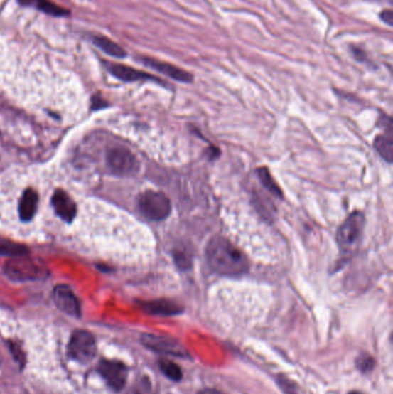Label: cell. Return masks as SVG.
<instances>
[{"instance_id": "cell-1", "label": "cell", "mask_w": 393, "mask_h": 394, "mask_svg": "<svg viewBox=\"0 0 393 394\" xmlns=\"http://www.w3.org/2000/svg\"><path fill=\"white\" fill-rule=\"evenodd\" d=\"M205 258L211 270L220 276L239 277L249 270V262L246 255L230 240L220 235L208 243Z\"/></svg>"}, {"instance_id": "cell-2", "label": "cell", "mask_w": 393, "mask_h": 394, "mask_svg": "<svg viewBox=\"0 0 393 394\" xmlns=\"http://www.w3.org/2000/svg\"><path fill=\"white\" fill-rule=\"evenodd\" d=\"M4 272L13 282H36L49 276V269L44 262L38 258L29 257L28 255L11 258L5 264Z\"/></svg>"}, {"instance_id": "cell-3", "label": "cell", "mask_w": 393, "mask_h": 394, "mask_svg": "<svg viewBox=\"0 0 393 394\" xmlns=\"http://www.w3.org/2000/svg\"><path fill=\"white\" fill-rule=\"evenodd\" d=\"M365 230V215L354 211L337 230V243L343 254H350L359 246Z\"/></svg>"}, {"instance_id": "cell-4", "label": "cell", "mask_w": 393, "mask_h": 394, "mask_svg": "<svg viewBox=\"0 0 393 394\" xmlns=\"http://www.w3.org/2000/svg\"><path fill=\"white\" fill-rule=\"evenodd\" d=\"M137 206L140 213L153 222H162L172 211L171 201L161 191H144L139 197Z\"/></svg>"}, {"instance_id": "cell-5", "label": "cell", "mask_w": 393, "mask_h": 394, "mask_svg": "<svg viewBox=\"0 0 393 394\" xmlns=\"http://www.w3.org/2000/svg\"><path fill=\"white\" fill-rule=\"evenodd\" d=\"M107 165L110 172L118 176H135L140 171L136 156L122 147H114L107 151Z\"/></svg>"}, {"instance_id": "cell-6", "label": "cell", "mask_w": 393, "mask_h": 394, "mask_svg": "<svg viewBox=\"0 0 393 394\" xmlns=\"http://www.w3.org/2000/svg\"><path fill=\"white\" fill-rule=\"evenodd\" d=\"M97 353L96 340L90 332L77 330L72 334L68 343V356L81 364L89 363Z\"/></svg>"}, {"instance_id": "cell-7", "label": "cell", "mask_w": 393, "mask_h": 394, "mask_svg": "<svg viewBox=\"0 0 393 394\" xmlns=\"http://www.w3.org/2000/svg\"><path fill=\"white\" fill-rule=\"evenodd\" d=\"M141 341L153 352L158 354L176 356V358H188L189 354L183 344L172 338L155 336V334H144Z\"/></svg>"}, {"instance_id": "cell-8", "label": "cell", "mask_w": 393, "mask_h": 394, "mask_svg": "<svg viewBox=\"0 0 393 394\" xmlns=\"http://www.w3.org/2000/svg\"><path fill=\"white\" fill-rule=\"evenodd\" d=\"M97 371L113 391H122L126 385L129 377V368L122 362L102 360L98 363Z\"/></svg>"}, {"instance_id": "cell-9", "label": "cell", "mask_w": 393, "mask_h": 394, "mask_svg": "<svg viewBox=\"0 0 393 394\" xmlns=\"http://www.w3.org/2000/svg\"><path fill=\"white\" fill-rule=\"evenodd\" d=\"M53 300L61 312L79 319L81 316V304L77 295L68 286L59 285L53 289Z\"/></svg>"}, {"instance_id": "cell-10", "label": "cell", "mask_w": 393, "mask_h": 394, "mask_svg": "<svg viewBox=\"0 0 393 394\" xmlns=\"http://www.w3.org/2000/svg\"><path fill=\"white\" fill-rule=\"evenodd\" d=\"M107 70L112 74L114 78L118 80H122L124 82H135V81H155L159 85H166V83L162 80L151 75V74L146 73L142 70H135L133 67L125 66V65L113 64V63H107Z\"/></svg>"}, {"instance_id": "cell-11", "label": "cell", "mask_w": 393, "mask_h": 394, "mask_svg": "<svg viewBox=\"0 0 393 394\" xmlns=\"http://www.w3.org/2000/svg\"><path fill=\"white\" fill-rule=\"evenodd\" d=\"M141 61L146 66L150 67V68L157 70L159 73L164 74V75L176 80L178 82L189 83L193 81L192 74L188 73L187 70H183V68H179V67L174 66V65L165 63V61L157 60V59L149 57H142L141 58Z\"/></svg>"}, {"instance_id": "cell-12", "label": "cell", "mask_w": 393, "mask_h": 394, "mask_svg": "<svg viewBox=\"0 0 393 394\" xmlns=\"http://www.w3.org/2000/svg\"><path fill=\"white\" fill-rule=\"evenodd\" d=\"M51 202L57 215H59L64 222H73L77 215V204L66 191L61 189L55 191Z\"/></svg>"}, {"instance_id": "cell-13", "label": "cell", "mask_w": 393, "mask_h": 394, "mask_svg": "<svg viewBox=\"0 0 393 394\" xmlns=\"http://www.w3.org/2000/svg\"><path fill=\"white\" fill-rule=\"evenodd\" d=\"M139 306L146 314L154 316H176L183 312V308L179 304H176L173 301L164 300V299L144 301V302H140Z\"/></svg>"}, {"instance_id": "cell-14", "label": "cell", "mask_w": 393, "mask_h": 394, "mask_svg": "<svg viewBox=\"0 0 393 394\" xmlns=\"http://www.w3.org/2000/svg\"><path fill=\"white\" fill-rule=\"evenodd\" d=\"M38 206V195L34 189L28 188L23 191L21 200L18 202V215L22 222H29L34 218Z\"/></svg>"}, {"instance_id": "cell-15", "label": "cell", "mask_w": 393, "mask_h": 394, "mask_svg": "<svg viewBox=\"0 0 393 394\" xmlns=\"http://www.w3.org/2000/svg\"><path fill=\"white\" fill-rule=\"evenodd\" d=\"M18 3L25 6L33 5L37 9L52 16H66L70 14L68 9L58 6L57 4L52 3L50 0H18Z\"/></svg>"}, {"instance_id": "cell-16", "label": "cell", "mask_w": 393, "mask_h": 394, "mask_svg": "<svg viewBox=\"0 0 393 394\" xmlns=\"http://www.w3.org/2000/svg\"><path fill=\"white\" fill-rule=\"evenodd\" d=\"M374 147L384 161L391 163L393 158L392 129H389L387 133L378 135L374 141Z\"/></svg>"}, {"instance_id": "cell-17", "label": "cell", "mask_w": 393, "mask_h": 394, "mask_svg": "<svg viewBox=\"0 0 393 394\" xmlns=\"http://www.w3.org/2000/svg\"><path fill=\"white\" fill-rule=\"evenodd\" d=\"M29 255V249L22 243H14L12 240L0 238V256L6 257H21Z\"/></svg>"}, {"instance_id": "cell-18", "label": "cell", "mask_w": 393, "mask_h": 394, "mask_svg": "<svg viewBox=\"0 0 393 394\" xmlns=\"http://www.w3.org/2000/svg\"><path fill=\"white\" fill-rule=\"evenodd\" d=\"M95 46H97L98 49H101L102 51L105 52L109 55L116 58H125V50L122 49L119 44H117L116 42H113L110 38H107L105 36H95L92 38Z\"/></svg>"}, {"instance_id": "cell-19", "label": "cell", "mask_w": 393, "mask_h": 394, "mask_svg": "<svg viewBox=\"0 0 393 394\" xmlns=\"http://www.w3.org/2000/svg\"><path fill=\"white\" fill-rule=\"evenodd\" d=\"M257 176H259V181L262 183L269 193H271L274 196L278 197V198H283V193H281L279 186L276 183L274 179H272L271 174L269 172L267 167H262L257 171Z\"/></svg>"}, {"instance_id": "cell-20", "label": "cell", "mask_w": 393, "mask_h": 394, "mask_svg": "<svg viewBox=\"0 0 393 394\" xmlns=\"http://www.w3.org/2000/svg\"><path fill=\"white\" fill-rule=\"evenodd\" d=\"M159 368L161 371L164 373L165 376L168 379H171L173 382H179L183 379V371L180 369L179 366L170 360H161L159 361Z\"/></svg>"}, {"instance_id": "cell-21", "label": "cell", "mask_w": 393, "mask_h": 394, "mask_svg": "<svg viewBox=\"0 0 393 394\" xmlns=\"http://www.w3.org/2000/svg\"><path fill=\"white\" fill-rule=\"evenodd\" d=\"M126 394H154L150 379L146 376L140 377Z\"/></svg>"}, {"instance_id": "cell-22", "label": "cell", "mask_w": 393, "mask_h": 394, "mask_svg": "<svg viewBox=\"0 0 393 394\" xmlns=\"http://www.w3.org/2000/svg\"><path fill=\"white\" fill-rule=\"evenodd\" d=\"M173 260L174 263H176L179 270L187 271L192 267V257H190V255H189L186 250H183V249L174 250Z\"/></svg>"}, {"instance_id": "cell-23", "label": "cell", "mask_w": 393, "mask_h": 394, "mask_svg": "<svg viewBox=\"0 0 393 394\" xmlns=\"http://www.w3.org/2000/svg\"><path fill=\"white\" fill-rule=\"evenodd\" d=\"M357 366L362 373H369V371H372V368L375 366V361H374L372 356L365 355V356L357 358Z\"/></svg>"}, {"instance_id": "cell-24", "label": "cell", "mask_w": 393, "mask_h": 394, "mask_svg": "<svg viewBox=\"0 0 393 394\" xmlns=\"http://www.w3.org/2000/svg\"><path fill=\"white\" fill-rule=\"evenodd\" d=\"M350 50H352V53H353L354 58H355L357 61H360V63H369L367 53L363 51L362 49H360L357 46H352Z\"/></svg>"}, {"instance_id": "cell-25", "label": "cell", "mask_w": 393, "mask_h": 394, "mask_svg": "<svg viewBox=\"0 0 393 394\" xmlns=\"http://www.w3.org/2000/svg\"><path fill=\"white\" fill-rule=\"evenodd\" d=\"M381 20L382 21L387 23V26L392 27L393 26V13L391 9H385L383 12L381 13Z\"/></svg>"}, {"instance_id": "cell-26", "label": "cell", "mask_w": 393, "mask_h": 394, "mask_svg": "<svg viewBox=\"0 0 393 394\" xmlns=\"http://www.w3.org/2000/svg\"><path fill=\"white\" fill-rule=\"evenodd\" d=\"M198 394H224L220 391H217L214 388H205V390H202V391L198 392Z\"/></svg>"}, {"instance_id": "cell-27", "label": "cell", "mask_w": 393, "mask_h": 394, "mask_svg": "<svg viewBox=\"0 0 393 394\" xmlns=\"http://www.w3.org/2000/svg\"><path fill=\"white\" fill-rule=\"evenodd\" d=\"M348 394H362V393H360V392H357V391H353V392H350V393Z\"/></svg>"}, {"instance_id": "cell-28", "label": "cell", "mask_w": 393, "mask_h": 394, "mask_svg": "<svg viewBox=\"0 0 393 394\" xmlns=\"http://www.w3.org/2000/svg\"><path fill=\"white\" fill-rule=\"evenodd\" d=\"M0 363H1V356H0Z\"/></svg>"}]
</instances>
